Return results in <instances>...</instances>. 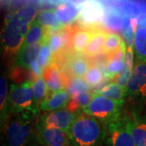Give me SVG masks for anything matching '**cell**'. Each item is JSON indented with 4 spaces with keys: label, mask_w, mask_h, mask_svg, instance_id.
I'll return each mask as SVG.
<instances>
[{
    "label": "cell",
    "mask_w": 146,
    "mask_h": 146,
    "mask_svg": "<svg viewBox=\"0 0 146 146\" xmlns=\"http://www.w3.org/2000/svg\"><path fill=\"white\" fill-rule=\"evenodd\" d=\"M36 17V9L33 5L25 6L14 15L8 16L2 32L3 57L6 63L11 64L18 55L27 33Z\"/></svg>",
    "instance_id": "obj_1"
},
{
    "label": "cell",
    "mask_w": 146,
    "mask_h": 146,
    "mask_svg": "<svg viewBox=\"0 0 146 146\" xmlns=\"http://www.w3.org/2000/svg\"><path fill=\"white\" fill-rule=\"evenodd\" d=\"M68 136L71 146H101L106 136V127L93 116L78 114Z\"/></svg>",
    "instance_id": "obj_2"
},
{
    "label": "cell",
    "mask_w": 146,
    "mask_h": 146,
    "mask_svg": "<svg viewBox=\"0 0 146 146\" xmlns=\"http://www.w3.org/2000/svg\"><path fill=\"white\" fill-rule=\"evenodd\" d=\"M32 85V81L11 84L7 98V112L20 114L30 119L36 116L40 106L35 102Z\"/></svg>",
    "instance_id": "obj_3"
},
{
    "label": "cell",
    "mask_w": 146,
    "mask_h": 146,
    "mask_svg": "<svg viewBox=\"0 0 146 146\" xmlns=\"http://www.w3.org/2000/svg\"><path fill=\"white\" fill-rule=\"evenodd\" d=\"M123 102L124 101H115L94 92L90 104L83 111L99 120L105 126H108L119 119Z\"/></svg>",
    "instance_id": "obj_4"
},
{
    "label": "cell",
    "mask_w": 146,
    "mask_h": 146,
    "mask_svg": "<svg viewBox=\"0 0 146 146\" xmlns=\"http://www.w3.org/2000/svg\"><path fill=\"white\" fill-rule=\"evenodd\" d=\"M18 115L7 123L6 136L7 146H25L31 135L32 119Z\"/></svg>",
    "instance_id": "obj_5"
},
{
    "label": "cell",
    "mask_w": 146,
    "mask_h": 146,
    "mask_svg": "<svg viewBox=\"0 0 146 146\" xmlns=\"http://www.w3.org/2000/svg\"><path fill=\"white\" fill-rule=\"evenodd\" d=\"M105 142L106 146H135L127 118L119 117L107 126Z\"/></svg>",
    "instance_id": "obj_6"
},
{
    "label": "cell",
    "mask_w": 146,
    "mask_h": 146,
    "mask_svg": "<svg viewBox=\"0 0 146 146\" xmlns=\"http://www.w3.org/2000/svg\"><path fill=\"white\" fill-rule=\"evenodd\" d=\"M76 115L68 109L57 110L42 115L37 123L48 128H57L68 132Z\"/></svg>",
    "instance_id": "obj_7"
},
{
    "label": "cell",
    "mask_w": 146,
    "mask_h": 146,
    "mask_svg": "<svg viewBox=\"0 0 146 146\" xmlns=\"http://www.w3.org/2000/svg\"><path fill=\"white\" fill-rule=\"evenodd\" d=\"M79 21L85 28H95L102 23L105 16V8L98 0H88L80 7Z\"/></svg>",
    "instance_id": "obj_8"
},
{
    "label": "cell",
    "mask_w": 146,
    "mask_h": 146,
    "mask_svg": "<svg viewBox=\"0 0 146 146\" xmlns=\"http://www.w3.org/2000/svg\"><path fill=\"white\" fill-rule=\"evenodd\" d=\"M126 90L127 96L146 98V62L135 65Z\"/></svg>",
    "instance_id": "obj_9"
},
{
    "label": "cell",
    "mask_w": 146,
    "mask_h": 146,
    "mask_svg": "<svg viewBox=\"0 0 146 146\" xmlns=\"http://www.w3.org/2000/svg\"><path fill=\"white\" fill-rule=\"evenodd\" d=\"M36 136L44 146H71L68 132L36 123Z\"/></svg>",
    "instance_id": "obj_10"
},
{
    "label": "cell",
    "mask_w": 146,
    "mask_h": 146,
    "mask_svg": "<svg viewBox=\"0 0 146 146\" xmlns=\"http://www.w3.org/2000/svg\"><path fill=\"white\" fill-rule=\"evenodd\" d=\"M43 78L46 81L48 94L67 88L69 80L56 63H50L43 71Z\"/></svg>",
    "instance_id": "obj_11"
},
{
    "label": "cell",
    "mask_w": 146,
    "mask_h": 146,
    "mask_svg": "<svg viewBox=\"0 0 146 146\" xmlns=\"http://www.w3.org/2000/svg\"><path fill=\"white\" fill-rule=\"evenodd\" d=\"M127 46L125 42L122 46L111 54H109V61L106 68V76L109 78H114L119 75L124 66Z\"/></svg>",
    "instance_id": "obj_12"
},
{
    "label": "cell",
    "mask_w": 146,
    "mask_h": 146,
    "mask_svg": "<svg viewBox=\"0 0 146 146\" xmlns=\"http://www.w3.org/2000/svg\"><path fill=\"white\" fill-rule=\"evenodd\" d=\"M70 98V94L65 89L48 94L46 99L40 105V108L46 111L63 109L67 107Z\"/></svg>",
    "instance_id": "obj_13"
},
{
    "label": "cell",
    "mask_w": 146,
    "mask_h": 146,
    "mask_svg": "<svg viewBox=\"0 0 146 146\" xmlns=\"http://www.w3.org/2000/svg\"><path fill=\"white\" fill-rule=\"evenodd\" d=\"M56 15L59 22L63 25H70L79 20L80 9L72 3H63L58 6Z\"/></svg>",
    "instance_id": "obj_14"
},
{
    "label": "cell",
    "mask_w": 146,
    "mask_h": 146,
    "mask_svg": "<svg viewBox=\"0 0 146 146\" xmlns=\"http://www.w3.org/2000/svg\"><path fill=\"white\" fill-rule=\"evenodd\" d=\"M49 36H50V31L46 29L36 21V20H35L33 22L29 30L27 33L21 48H25L28 46H30L39 42L48 43Z\"/></svg>",
    "instance_id": "obj_15"
},
{
    "label": "cell",
    "mask_w": 146,
    "mask_h": 146,
    "mask_svg": "<svg viewBox=\"0 0 146 146\" xmlns=\"http://www.w3.org/2000/svg\"><path fill=\"white\" fill-rule=\"evenodd\" d=\"M90 61L84 56L74 54L68 58L66 63L69 73L76 77H83L89 70Z\"/></svg>",
    "instance_id": "obj_16"
},
{
    "label": "cell",
    "mask_w": 146,
    "mask_h": 146,
    "mask_svg": "<svg viewBox=\"0 0 146 146\" xmlns=\"http://www.w3.org/2000/svg\"><path fill=\"white\" fill-rule=\"evenodd\" d=\"M44 44L45 42H39L25 48H21L16 58L17 65L24 68H29L30 63L37 58L38 54Z\"/></svg>",
    "instance_id": "obj_17"
},
{
    "label": "cell",
    "mask_w": 146,
    "mask_h": 146,
    "mask_svg": "<svg viewBox=\"0 0 146 146\" xmlns=\"http://www.w3.org/2000/svg\"><path fill=\"white\" fill-rule=\"evenodd\" d=\"M130 18L121 15L116 11H110L105 15L102 23L110 31L115 33H122L127 24L130 22Z\"/></svg>",
    "instance_id": "obj_18"
},
{
    "label": "cell",
    "mask_w": 146,
    "mask_h": 146,
    "mask_svg": "<svg viewBox=\"0 0 146 146\" xmlns=\"http://www.w3.org/2000/svg\"><path fill=\"white\" fill-rule=\"evenodd\" d=\"M36 20L41 25L49 31H59L64 27L58 21L55 10L53 9H46L41 11Z\"/></svg>",
    "instance_id": "obj_19"
},
{
    "label": "cell",
    "mask_w": 146,
    "mask_h": 146,
    "mask_svg": "<svg viewBox=\"0 0 146 146\" xmlns=\"http://www.w3.org/2000/svg\"><path fill=\"white\" fill-rule=\"evenodd\" d=\"M128 125L135 146H146V122L133 116L132 119H128Z\"/></svg>",
    "instance_id": "obj_20"
},
{
    "label": "cell",
    "mask_w": 146,
    "mask_h": 146,
    "mask_svg": "<svg viewBox=\"0 0 146 146\" xmlns=\"http://www.w3.org/2000/svg\"><path fill=\"white\" fill-rule=\"evenodd\" d=\"M107 34L108 33L102 29H95L84 50V54L92 57L98 54L103 48V44Z\"/></svg>",
    "instance_id": "obj_21"
},
{
    "label": "cell",
    "mask_w": 146,
    "mask_h": 146,
    "mask_svg": "<svg viewBox=\"0 0 146 146\" xmlns=\"http://www.w3.org/2000/svg\"><path fill=\"white\" fill-rule=\"evenodd\" d=\"M133 49L138 62H146V26L137 28L133 42Z\"/></svg>",
    "instance_id": "obj_22"
},
{
    "label": "cell",
    "mask_w": 146,
    "mask_h": 146,
    "mask_svg": "<svg viewBox=\"0 0 146 146\" xmlns=\"http://www.w3.org/2000/svg\"><path fill=\"white\" fill-rule=\"evenodd\" d=\"M96 28L97 27L85 28V29H79L76 30L72 39V49L75 52H84Z\"/></svg>",
    "instance_id": "obj_23"
},
{
    "label": "cell",
    "mask_w": 146,
    "mask_h": 146,
    "mask_svg": "<svg viewBox=\"0 0 146 146\" xmlns=\"http://www.w3.org/2000/svg\"><path fill=\"white\" fill-rule=\"evenodd\" d=\"M98 94H102L105 97H107L110 99L122 102L124 101L123 98L127 96V90L123 88L120 87L118 84L110 83L106 85L102 89L98 91H95Z\"/></svg>",
    "instance_id": "obj_24"
},
{
    "label": "cell",
    "mask_w": 146,
    "mask_h": 146,
    "mask_svg": "<svg viewBox=\"0 0 146 146\" xmlns=\"http://www.w3.org/2000/svg\"><path fill=\"white\" fill-rule=\"evenodd\" d=\"M90 88L91 86L85 80V79L82 77H74L69 80L67 86V91L70 96H73L88 93L90 90Z\"/></svg>",
    "instance_id": "obj_25"
},
{
    "label": "cell",
    "mask_w": 146,
    "mask_h": 146,
    "mask_svg": "<svg viewBox=\"0 0 146 146\" xmlns=\"http://www.w3.org/2000/svg\"><path fill=\"white\" fill-rule=\"evenodd\" d=\"M32 88H33V94L35 102L40 106L42 102L46 99L48 94L46 81L43 78V76L37 77L33 82Z\"/></svg>",
    "instance_id": "obj_26"
},
{
    "label": "cell",
    "mask_w": 146,
    "mask_h": 146,
    "mask_svg": "<svg viewBox=\"0 0 146 146\" xmlns=\"http://www.w3.org/2000/svg\"><path fill=\"white\" fill-rule=\"evenodd\" d=\"M37 78L35 74L29 70V68L24 67H17L15 68L11 73V79L17 84H21L22 81H32Z\"/></svg>",
    "instance_id": "obj_27"
},
{
    "label": "cell",
    "mask_w": 146,
    "mask_h": 146,
    "mask_svg": "<svg viewBox=\"0 0 146 146\" xmlns=\"http://www.w3.org/2000/svg\"><path fill=\"white\" fill-rule=\"evenodd\" d=\"M124 42L123 38L117 33H108L106 37L102 51L106 54H111L118 50Z\"/></svg>",
    "instance_id": "obj_28"
},
{
    "label": "cell",
    "mask_w": 146,
    "mask_h": 146,
    "mask_svg": "<svg viewBox=\"0 0 146 146\" xmlns=\"http://www.w3.org/2000/svg\"><path fill=\"white\" fill-rule=\"evenodd\" d=\"M137 28H138V21L135 18H131L130 22L127 24V25L122 32V35L123 36L127 46H133V42H134Z\"/></svg>",
    "instance_id": "obj_29"
},
{
    "label": "cell",
    "mask_w": 146,
    "mask_h": 146,
    "mask_svg": "<svg viewBox=\"0 0 146 146\" xmlns=\"http://www.w3.org/2000/svg\"><path fill=\"white\" fill-rule=\"evenodd\" d=\"M7 84L6 79L2 76L0 80V110L1 119L5 120L7 115Z\"/></svg>",
    "instance_id": "obj_30"
},
{
    "label": "cell",
    "mask_w": 146,
    "mask_h": 146,
    "mask_svg": "<svg viewBox=\"0 0 146 146\" xmlns=\"http://www.w3.org/2000/svg\"><path fill=\"white\" fill-rule=\"evenodd\" d=\"M103 77V73L102 70L97 66H92L89 68L84 76L85 80L89 84L91 87L97 86L102 81Z\"/></svg>",
    "instance_id": "obj_31"
},
{
    "label": "cell",
    "mask_w": 146,
    "mask_h": 146,
    "mask_svg": "<svg viewBox=\"0 0 146 146\" xmlns=\"http://www.w3.org/2000/svg\"><path fill=\"white\" fill-rule=\"evenodd\" d=\"M51 50L49 47L48 43H45L42 46L40 52L38 54V56L36 58V60L39 63L40 67L44 70L51 63Z\"/></svg>",
    "instance_id": "obj_32"
},
{
    "label": "cell",
    "mask_w": 146,
    "mask_h": 146,
    "mask_svg": "<svg viewBox=\"0 0 146 146\" xmlns=\"http://www.w3.org/2000/svg\"><path fill=\"white\" fill-rule=\"evenodd\" d=\"M60 31L61 30L54 32L53 34L49 36V39H48V45L51 50L53 55L57 54L60 51V50L63 47V38L61 36Z\"/></svg>",
    "instance_id": "obj_33"
},
{
    "label": "cell",
    "mask_w": 146,
    "mask_h": 146,
    "mask_svg": "<svg viewBox=\"0 0 146 146\" xmlns=\"http://www.w3.org/2000/svg\"><path fill=\"white\" fill-rule=\"evenodd\" d=\"M76 99L78 101L80 107L81 109H86L90 104L92 98H93V93H84V94H80L78 95H76Z\"/></svg>",
    "instance_id": "obj_34"
},
{
    "label": "cell",
    "mask_w": 146,
    "mask_h": 146,
    "mask_svg": "<svg viewBox=\"0 0 146 146\" xmlns=\"http://www.w3.org/2000/svg\"><path fill=\"white\" fill-rule=\"evenodd\" d=\"M29 69L35 74V76H36V77H42V76H43V69L40 67V65H39V63H38L36 59L33 60L30 63Z\"/></svg>",
    "instance_id": "obj_35"
},
{
    "label": "cell",
    "mask_w": 146,
    "mask_h": 146,
    "mask_svg": "<svg viewBox=\"0 0 146 146\" xmlns=\"http://www.w3.org/2000/svg\"><path fill=\"white\" fill-rule=\"evenodd\" d=\"M29 146H44L42 144V142L39 141V139H38V137L37 136H33V140L31 141V143H30V145Z\"/></svg>",
    "instance_id": "obj_36"
},
{
    "label": "cell",
    "mask_w": 146,
    "mask_h": 146,
    "mask_svg": "<svg viewBox=\"0 0 146 146\" xmlns=\"http://www.w3.org/2000/svg\"><path fill=\"white\" fill-rule=\"evenodd\" d=\"M88 0H70V2L76 6H81Z\"/></svg>",
    "instance_id": "obj_37"
},
{
    "label": "cell",
    "mask_w": 146,
    "mask_h": 146,
    "mask_svg": "<svg viewBox=\"0 0 146 146\" xmlns=\"http://www.w3.org/2000/svg\"><path fill=\"white\" fill-rule=\"evenodd\" d=\"M50 1H51V2H60L62 0H50Z\"/></svg>",
    "instance_id": "obj_38"
},
{
    "label": "cell",
    "mask_w": 146,
    "mask_h": 146,
    "mask_svg": "<svg viewBox=\"0 0 146 146\" xmlns=\"http://www.w3.org/2000/svg\"><path fill=\"white\" fill-rule=\"evenodd\" d=\"M101 146H103V145H101Z\"/></svg>",
    "instance_id": "obj_39"
}]
</instances>
